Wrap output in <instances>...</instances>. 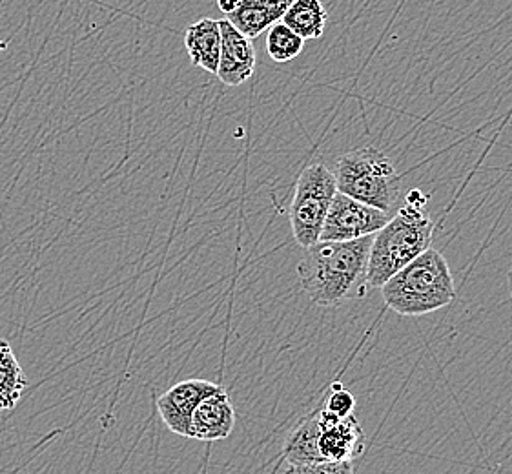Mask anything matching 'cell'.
Wrapping results in <instances>:
<instances>
[{"label": "cell", "mask_w": 512, "mask_h": 474, "mask_svg": "<svg viewBox=\"0 0 512 474\" xmlns=\"http://www.w3.org/2000/svg\"><path fill=\"white\" fill-rule=\"evenodd\" d=\"M374 236L356 241H319L305 248L297 276L308 298L336 307L367 294V265Z\"/></svg>", "instance_id": "6da1fadb"}, {"label": "cell", "mask_w": 512, "mask_h": 474, "mask_svg": "<svg viewBox=\"0 0 512 474\" xmlns=\"http://www.w3.org/2000/svg\"><path fill=\"white\" fill-rule=\"evenodd\" d=\"M385 305L400 316H425L456 299L454 276L445 256L429 248L381 287Z\"/></svg>", "instance_id": "7a4b0ae2"}, {"label": "cell", "mask_w": 512, "mask_h": 474, "mask_svg": "<svg viewBox=\"0 0 512 474\" xmlns=\"http://www.w3.org/2000/svg\"><path fill=\"white\" fill-rule=\"evenodd\" d=\"M434 221L425 208L401 205L389 223L374 234L367 265V289H381L401 268L432 245Z\"/></svg>", "instance_id": "3957f363"}, {"label": "cell", "mask_w": 512, "mask_h": 474, "mask_svg": "<svg viewBox=\"0 0 512 474\" xmlns=\"http://www.w3.org/2000/svg\"><path fill=\"white\" fill-rule=\"evenodd\" d=\"M332 174L339 194L389 216H394L403 205L400 174L389 155L378 148L365 146L341 155Z\"/></svg>", "instance_id": "277c9868"}, {"label": "cell", "mask_w": 512, "mask_h": 474, "mask_svg": "<svg viewBox=\"0 0 512 474\" xmlns=\"http://www.w3.org/2000/svg\"><path fill=\"white\" fill-rule=\"evenodd\" d=\"M336 194V177L325 165L307 166L297 177L288 217L299 247L308 248L319 243L321 228Z\"/></svg>", "instance_id": "5b68a950"}, {"label": "cell", "mask_w": 512, "mask_h": 474, "mask_svg": "<svg viewBox=\"0 0 512 474\" xmlns=\"http://www.w3.org/2000/svg\"><path fill=\"white\" fill-rule=\"evenodd\" d=\"M389 214L345 194H336L330 205L319 241H356L374 236L390 221Z\"/></svg>", "instance_id": "8992f818"}, {"label": "cell", "mask_w": 512, "mask_h": 474, "mask_svg": "<svg viewBox=\"0 0 512 474\" xmlns=\"http://www.w3.org/2000/svg\"><path fill=\"white\" fill-rule=\"evenodd\" d=\"M318 418L321 425L318 451L323 462H352L365 451L367 436L354 414L338 418L319 407Z\"/></svg>", "instance_id": "52a82bcc"}, {"label": "cell", "mask_w": 512, "mask_h": 474, "mask_svg": "<svg viewBox=\"0 0 512 474\" xmlns=\"http://www.w3.org/2000/svg\"><path fill=\"white\" fill-rule=\"evenodd\" d=\"M219 387V383L197 378L175 383L174 387H170L157 398V411L161 414L164 425L172 433L190 438V422L197 405Z\"/></svg>", "instance_id": "ba28073f"}, {"label": "cell", "mask_w": 512, "mask_h": 474, "mask_svg": "<svg viewBox=\"0 0 512 474\" xmlns=\"http://www.w3.org/2000/svg\"><path fill=\"white\" fill-rule=\"evenodd\" d=\"M221 26V57L217 66V77L226 86H241L256 72V48L254 42L245 37L226 21Z\"/></svg>", "instance_id": "9c48e42d"}, {"label": "cell", "mask_w": 512, "mask_h": 474, "mask_svg": "<svg viewBox=\"0 0 512 474\" xmlns=\"http://www.w3.org/2000/svg\"><path fill=\"white\" fill-rule=\"evenodd\" d=\"M234 427L236 409L230 394L221 385L197 405L190 422V438L199 442H217L232 436Z\"/></svg>", "instance_id": "30bf717a"}, {"label": "cell", "mask_w": 512, "mask_h": 474, "mask_svg": "<svg viewBox=\"0 0 512 474\" xmlns=\"http://www.w3.org/2000/svg\"><path fill=\"white\" fill-rule=\"evenodd\" d=\"M294 2L296 0H241L237 10L225 19L252 41L272 24L281 21Z\"/></svg>", "instance_id": "8fae6325"}, {"label": "cell", "mask_w": 512, "mask_h": 474, "mask_svg": "<svg viewBox=\"0 0 512 474\" xmlns=\"http://www.w3.org/2000/svg\"><path fill=\"white\" fill-rule=\"evenodd\" d=\"M186 52L192 64L208 73H217L221 57V26L216 19H199L185 31Z\"/></svg>", "instance_id": "7c38bea8"}, {"label": "cell", "mask_w": 512, "mask_h": 474, "mask_svg": "<svg viewBox=\"0 0 512 474\" xmlns=\"http://www.w3.org/2000/svg\"><path fill=\"white\" fill-rule=\"evenodd\" d=\"M321 433L319 425L318 409L314 413L308 414L305 420L297 423L288 434L283 447V456L290 465L314 464V462H323L319 458L318 438Z\"/></svg>", "instance_id": "4fadbf2b"}, {"label": "cell", "mask_w": 512, "mask_h": 474, "mask_svg": "<svg viewBox=\"0 0 512 474\" xmlns=\"http://www.w3.org/2000/svg\"><path fill=\"white\" fill-rule=\"evenodd\" d=\"M281 22H285L303 41L321 39L327 30V8L321 0H296Z\"/></svg>", "instance_id": "5bb4252c"}, {"label": "cell", "mask_w": 512, "mask_h": 474, "mask_svg": "<svg viewBox=\"0 0 512 474\" xmlns=\"http://www.w3.org/2000/svg\"><path fill=\"white\" fill-rule=\"evenodd\" d=\"M30 385L10 341L0 340V411H11Z\"/></svg>", "instance_id": "9a60e30c"}, {"label": "cell", "mask_w": 512, "mask_h": 474, "mask_svg": "<svg viewBox=\"0 0 512 474\" xmlns=\"http://www.w3.org/2000/svg\"><path fill=\"white\" fill-rule=\"evenodd\" d=\"M305 41L288 28L285 22H276L268 28L267 52L274 62H288L301 55Z\"/></svg>", "instance_id": "2e32d148"}, {"label": "cell", "mask_w": 512, "mask_h": 474, "mask_svg": "<svg viewBox=\"0 0 512 474\" xmlns=\"http://www.w3.org/2000/svg\"><path fill=\"white\" fill-rule=\"evenodd\" d=\"M323 409L328 413L336 414L338 418H349L356 409V398L352 392L343 387V383H332Z\"/></svg>", "instance_id": "e0dca14e"}, {"label": "cell", "mask_w": 512, "mask_h": 474, "mask_svg": "<svg viewBox=\"0 0 512 474\" xmlns=\"http://www.w3.org/2000/svg\"><path fill=\"white\" fill-rule=\"evenodd\" d=\"M283 474H356L352 462H314L290 465Z\"/></svg>", "instance_id": "ac0fdd59"}, {"label": "cell", "mask_w": 512, "mask_h": 474, "mask_svg": "<svg viewBox=\"0 0 512 474\" xmlns=\"http://www.w3.org/2000/svg\"><path fill=\"white\" fill-rule=\"evenodd\" d=\"M239 4H241V0H217L219 10L223 11L225 15H230L232 11H236Z\"/></svg>", "instance_id": "d6986e66"}, {"label": "cell", "mask_w": 512, "mask_h": 474, "mask_svg": "<svg viewBox=\"0 0 512 474\" xmlns=\"http://www.w3.org/2000/svg\"><path fill=\"white\" fill-rule=\"evenodd\" d=\"M507 281H509V292H511L512 298V268L509 270V278H507Z\"/></svg>", "instance_id": "ffe728a7"}]
</instances>
